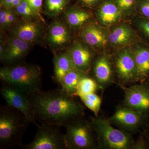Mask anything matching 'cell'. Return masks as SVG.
I'll return each instance as SVG.
<instances>
[{
  "label": "cell",
  "instance_id": "obj_1",
  "mask_svg": "<svg viewBox=\"0 0 149 149\" xmlns=\"http://www.w3.org/2000/svg\"><path fill=\"white\" fill-rule=\"evenodd\" d=\"M60 88L41 91L31 97L35 118L41 124L65 126L81 118L84 108Z\"/></svg>",
  "mask_w": 149,
  "mask_h": 149
},
{
  "label": "cell",
  "instance_id": "obj_2",
  "mask_svg": "<svg viewBox=\"0 0 149 149\" xmlns=\"http://www.w3.org/2000/svg\"><path fill=\"white\" fill-rule=\"evenodd\" d=\"M0 79L3 83L18 88L30 97L42 91V71L38 65L17 64L1 68Z\"/></svg>",
  "mask_w": 149,
  "mask_h": 149
},
{
  "label": "cell",
  "instance_id": "obj_3",
  "mask_svg": "<svg viewBox=\"0 0 149 149\" xmlns=\"http://www.w3.org/2000/svg\"><path fill=\"white\" fill-rule=\"evenodd\" d=\"M30 122L21 112L7 104L0 110V148L21 147L22 139Z\"/></svg>",
  "mask_w": 149,
  "mask_h": 149
},
{
  "label": "cell",
  "instance_id": "obj_4",
  "mask_svg": "<svg viewBox=\"0 0 149 149\" xmlns=\"http://www.w3.org/2000/svg\"><path fill=\"white\" fill-rule=\"evenodd\" d=\"M90 125L100 143L108 148L128 149L132 145L130 136L113 128L108 120L101 118H93Z\"/></svg>",
  "mask_w": 149,
  "mask_h": 149
},
{
  "label": "cell",
  "instance_id": "obj_5",
  "mask_svg": "<svg viewBox=\"0 0 149 149\" xmlns=\"http://www.w3.org/2000/svg\"><path fill=\"white\" fill-rule=\"evenodd\" d=\"M37 131L31 143L22 145L23 149H66L65 136L60 127L41 124L37 125Z\"/></svg>",
  "mask_w": 149,
  "mask_h": 149
},
{
  "label": "cell",
  "instance_id": "obj_6",
  "mask_svg": "<svg viewBox=\"0 0 149 149\" xmlns=\"http://www.w3.org/2000/svg\"><path fill=\"white\" fill-rule=\"evenodd\" d=\"M0 93L8 104L21 112L30 123L38 125L31 97L18 88L4 83Z\"/></svg>",
  "mask_w": 149,
  "mask_h": 149
},
{
  "label": "cell",
  "instance_id": "obj_7",
  "mask_svg": "<svg viewBox=\"0 0 149 149\" xmlns=\"http://www.w3.org/2000/svg\"><path fill=\"white\" fill-rule=\"evenodd\" d=\"M65 139L68 149H85L95 146L91 125L81 118L65 126Z\"/></svg>",
  "mask_w": 149,
  "mask_h": 149
},
{
  "label": "cell",
  "instance_id": "obj_8",
  "mask_svg": "<svg viewBox=\"0 0 149 149\" xmlns=\"http://www.w3.org/2000/svg\"><path fill=\"white\" fill-rule=\"evenodd\" d=\"M31 44L13 36L9 40L6 47L5 55L2 62L10 64L19 61L28 53Z\"/></svg>",
  "mask_w": 149,
  "mask_h": 149
},
{
  "label": "cell",
  "instance_id": "obj_9",
  "mask_svg": "<svg viewBox=\"0 0 149 149\" xmlns=\"http://www.w3.org/2000/svg\"><path fill=\"white\" fill-rule=\"evenodd\" d=\"M125 103L127 107L143 110L149 108V92L141 86H133L125 90Z\"/></svg>",
  "mask_w": 149,
  "mask_h": 149
},
{
  "label": "cell",
  "instance_id": "obj_10",
  "mask_svg": "<svg viewBox=\"0 0 149 149\" xmlns=\"http://www.w3.org/2000/svg\"><path fill=\"white\" fill-rule=\"evenodd\" d=\"M116 68L120 77L125 80L136 78V62L133 53L129 50L122 51L116 60Z\"/></svg>",
  "mask_w": 149,
  "mask_h": 149
},
{
  "label": "cell",
  "instance_id": "obj_11",
  "mask_svg": "<svg viewBox=\"0 0 149 149\" xmlns=\"http://www.w3.org/2000/svg\"><path fill=\"white\" fill-rule=\"evenodd\" d=\"M76 69L86 73L91 66L92 54L88 48L79 43H75L68 51Z\"/></svg>",
  "mask_w": 149,
  "mask_h": 149
},
{
  "label": "cell",
  "instance_id": "obj_12",
  "mask_svg": "<svg viewBox=\"0 0 149 149\" xmlns=\"http://www.w3.org/2000/svg\"><path fill=\"white\" fill-rule=\"evenodd\" d=\"M123 12L112 0H107L102 3L97 11L99 21L105 26L116 23L122 17Z\"/></svg>",
  "mask_w": 149,
  "mask_h": 149
},
{
  "label": "cell",
  "instance_id": "obj_13",
  "mask_svg": "<svg viewBox=\"0 0 149 149\" xmlns=\"http://www.w3.org/2000/svg\"><path fill=\"white\" fill-rule=\"evenodd\" d=\"M41 31V26L37 22L26 20L20 22L14 27L13 35L26 42L32 43L38 39Z\"/></svg>",
  "mask_w": 149,
  "mask_h": 149
},
{
  "label": "cell",
  "instance_id": "obj_14",
  "mask_svg": "<svg viewBox=\"0 0 149 149\" xmlns=\"http://www.w3.org/2000/svg\"><path fill=\"white\" fill-rule=\"evenodd\" d=\"M83 41L89 45L94 47H102L107 45L108 37L101 28L91 24L83 28L81 34Z\"/></svg>",
  "mask_w": 149,
  "mask_h": 149
},
{
  "label": "cell",
  "instance_id": "obj_15",
  "mask_svg": "<svg viewBox=\"0 0 149 149\" xmlns=\"http://www.w3.org/2000/svg\"><path fill=\"white\" fill-rule=\"evenodd\" d=\"M133 53L136 62V78L145 79L149 76V47L139 46Z\"/></svg>",
  "mask_w": 149,
  "mask_h": 149
},
{
  "label": "cell",
  "instance_id": "obj_16",
  "mask_svg": "<svg viewBox=\"0 0 149 149\" xmlns=\"http://www.w3.org/2000/svg\"><path fill=\"white\" fill-rule=\"evenodd\" d=\"M141 113L130 108H120L116 111L111 120L119 125L128 128L136 127L141 123Z\"/></svg>",
  "mask_w": 149,
  "mask_h": 149
},
{
  "label": "cell",
  "instance_id": "obj_17",
  "mask_svg": "<svg viewBox=\"0 0 149 149\" xmlns=\"http://www.w3.org/2000/svg\"><path fill=\"white\" fill-rule=\"evenodd\" d=\"M70 35L69 30L64 24L56 22L52 24L48 35V40L53 45L61 47L69 42Z\"/></svg>",
  "mask_w": 149,
  "mask_h": 149
},
{
  "label": "cell",
  "instance_id": "obj_18",
  "mask_svg": "<svg viewBox=\"0 0 149 149\" xmlns=\"http://www.w3.org/2000/svg\"><path fill=\"white\" fill-rule=\"evenodd\" d=\"M54 63L55 79L58 84L67 73L76 69L67 53L56 55Z\"/></svg>",
  "mask_w": 149,
  "mask_h": 149
},
{
  "label": "cell",
  "instance_id": "obj_19",
  "mask_svg": "<svg viewBox=\"0 0 149 149\" xmlns=\"http://www.w3.org/2000/svg\"><path fill=\"white\" fill-rule=\"evenodd\" d=\"M85 73L76 69L71 70L65 74L59 83L61 89L70 95H77V88L81 79Z\"/></svg>",
  "mask_w": 149,
  "mask_h": 149
},
{
  "label": "cell",
  "instance_id": "obj_20",
  "mask_svg": "<svg viewBox=\"0 0 149 149\" xmlns=\"http://www.w3.org/2000/svg\"><path fill=\"white\" fill-rule=\"evenodd\" d=\"M133 34L131 29L126 25H120L113 28L109 33L108 39L115 46L125 45L132 40Z\"/></svg>",
  "mask_w": 149,
  "mask_h": 149
},
{
  "label": "cell",
  "instance_id": "obj_21",
  "mask_svg": "<svg viewBox=\"0 0 149 149\" xmlns=\"http://www.w3.org/2000/svg\"><path fill=\"white\" fill-rule=\"evenodd\" d=\"M111 72L110 64L106 57H101L96 61L94 73L96 79L100 83L108 82L111 78Z\"/></svg>",
  "mask_w": 149,
  "mask_h": 149
},
{
  "label": "cell",
  "instance_id": "obj_22",
  "mask_svg": "<svg viewBox=\"0 0 149 149\" xmlns=\"http://www.w3.org/2000/svg\"><path fill=\"white\" fill-rule=\"evenodd\" d=\"M90 17V13L85 11L77 9H70L65 14L67 22L70 26L73 27L82 26Z\"/></svg>",
  "mask_w": 149,
  "mask_h": 149
},
{
  "label": "cell",
  "instance_id": "obj_23",
  "mask_svg": "<svg viewBox=\"0 0 149 149\" xmlns=\"http://www.w3.org/2000/svg\"><path fill=\"white\" fill-rule=\"evenodd\" d=\"M85 106L97 116L101 105L102 100L95 93H91L88 95L78 96Z\"/></svg>",
  "mask_w": 149,
  "mask_h": 149
},
{
  "label": "cell",
  "instance_id": "obj_24",
  "mask_svg": "<svg viewBox=\"0 0 149 149\" xmlns=\"http://www.w3.org/2000/svg\"><path fill=\"white\" fill-rule=\"evenodd\" d=\"M97 88L95 81L90 77H83L79 82L77 88V96L88 95L95 93Z\"/></svg>",
  "mask_w": 149,
  "mask_h": 149
},
{
  "label": "cell",
  "instance_id": "obj_25",
  "mask_svg": "<svg viewBox=\"0 0 149 149\" xmlns=\"http://www.w3.org/2000/svg\"><path fill=\"white\" fill-rule=\"evenodd\" d=\"M67 0H46V6L48 12L52 14H57L64 9Z\"/></svg>",
  "mask_w": 149,
  "mask_h": 149
},
{
  "label": "cell",
  "instance_id": "obj_26",
  "mask_svg": "<svg viewBox=\"0 0 149 149\" xmlns=\"http://www.w3.org/2000/svg\"><path fill=\"white\" fill-rule=\"evenodd\" d=\"M15 11L18 15L24 17L39 16L25 0H22L21 3L15 8Z\"/></svg>",
  "mask_w": 149,
  "mask_h": 149
},
{
  "label": "cell",
  "instance_id": "obj_27",
  "mask_svg": "<svg viewBox=\"0 0 149 149\" xmlns=\"http://www.w3.org/2000/svg\"><path fill=\"white\" fill-rule=\"evenodd\" d=\"M122 10L123 13L132 10L137 3V0H112Z\"/></svg>",
  "mask_w": 149,
  "mask_h": 149
},
{
  "label": "cell",
  "instance_id": "obj_28",
  "mask_svg": "<svg viewBox=\"0 0 149 149\" xmlns=\"http://www.w3.org/2000/svg\"><path fill=\"white\" fill-rule=\"evenodd\" d=\"M138 25L141 33L149 41V19L146 17L140 19Z\"/></svg>",
  "mask_w": 149,
  "mask_h": 149
},
{
  "label": "cell",
  "instance_id": "obj_29",
  "mask_svg": "<svg viewBox=\"0 0 149 149\" xmlns=\"http://www.w3.org/2000/svg\"><path fill=\"white\" fill-rule=\"evenodd\" d=\"M139 9L144 17L149 19V1L140 0L139 3Z\"/></svg>",
  "mask_w": 149,
  "mask_h": 149
},
{
  "label": "cell",
  "instance_id": "obj_30",
  "mask_svg": "<svg viewBox=\"0 0 149 149\" xmlns=\"http://www.w3.org/2000/svg\"><path fill=\"white\" fill-rule=\"evenodd\" d=\"M39 15L42 6L43 0H25Z\"/></svg>",
  "mask_w": 149,
  "mask_h": 149
},
{
  "label": "cell",
  "instance_id": "obj_31",
  "mask_svg": "<svg viewBox=\"0 0 149 149\" xmlns=\"http://www.w3.org/2000/svg\"><path fill=\"white\" fill-rule=\"evenodd\" d=\"M17 14L16 12L12 10V9H7V27L13 24L16 21Z\"/></svg>",
  "mask_w": 149,
  "mask_h": 149
},
{
  "label": "cell",
  "instance_id": "obj_32",
  "mask_svg": "<svg viewBox=\"0 0 149 149\" xmlns=\"http://www.w3.org/2000/svg\"><path fill=\"white\" fill-rule=\"evenodd\" d=\"M7 9L1 10L0 11V25L1 28L5 29L7 27Z\"/></svg>",
  "mask_w": 149,
  "mask_h": 149
},
{
  "label": "cell",
  "instance_id": "obj_33",
  "mask_svg": "<svg viewBox=\"0 0 149 149\" xmlns=\"http://www.w3.org/2000/svg\"><path fill=\"white\" fill-rule=\"evenodd\" d=\"M79 1L87 6L92 7L95 5L101 0H79Z\"/></svg>",
  "mask_w": 149,
  "mask_h": 149
},
{
  "label": "cell",
  "instance_id": "obj_34",
  "mask_svg": "<svg viewBox=\"0 0 149 149\" xmlns=\"http://www.w3.org/2000/svg\"><path fill=\"white\" fill-rule=\"evenodd\" d=\"M13 1V0H1V6L8 9Z\"/></svg>",
  "mask_w": 149,
  "mask_h": 149
},
{
  "label": "cell",
  "instance_id": "obj_35",
  "mask_svg": "<svg viewBox=\"0 0 149 149\" xmlns=\"http://www.w3.org/2000/svg\"><path fill=\"white\" fill-rule=\"evenodd\" d=\"M22 0H13V2L11 4L9 8L8 9H12L13 8H15L17 6L19 5Z\"/></svg>",
  "mask_w": 149,
  "mask_h": 149
},
{
  "label": "cell",
  "instance_id": "obj_36",
  "mask_svg": "<svg viewBox=\"0 0 149 149\" xmlns=\"http://www.w3.org/2000/svg\"><path fill=\"white\" fill-rule=\"evenodd\" d=\"M148 1H149V0H148Z\"/></svg>",
  "mask_w": 149,
  "mask_h": 149
}]
</instances>
